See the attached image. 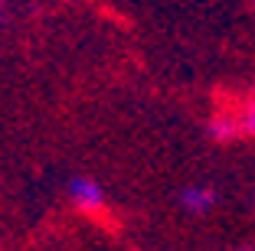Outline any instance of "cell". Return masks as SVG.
<instances>
[{
  "label": "cell",
  "mask_w": 255,
  "mask_h": 251,
  "mask_svg": "<svg viewBox=\"0 0 255 251\" xmlns=\"http://www.w3.org/2000/svg\"><path fill=\"white\" fill-rule=\"evenodd\" d=\"M66 196H69V202H72L75 209H82V212H102V209H105V199H108L105 186L98 183V179H92V176H72L66 183Z\"/></svg>",
  "instance_id": "obj_1"
},
{
  "label": "cell",
  "mask_w": 255,
  "mask_h": 251,
  "mask_svg": "<svg viewBox=\"0 0 255 251\" xmlns=\"http://www.w3.org/2000/svg\"><path fill=\"white\" fill-rule=\"evenodd\" d=\"M180 209L183 212H190V215H206L213 206H216V189L213 186H206V183H190V186H183L180 189Z\"/></svg>",
  "instance_id": "obj_2"
},
{
  "label": "cell",
  "mask_w": 255,
  "mask_h": 251,
  "mask_svg": "<svg viewBox=\"0 0 255 251\" xmlns=\"http://www.w3.org/2000/svg\"><path fill=\"white\" fill-rule=\"evenodd\" d=\"M239 131H242V134H255V95L249 98V101H246V108H242Z\"/></svg>",
  "instance_id": "obj_3"
},
{
  "label": "cell",
  "mask_w": 255,
  "mask_h": 251,
  "mask_svg": "<svg viewBox=\"0 0 255 251\" xmlns=\"http://www.w3.org/2000/svg\"><path fill=\"white\" fill-rule=\"evenodd\" d=\"M242 251H255V245H249V248H242Z\"/></svg>",
  "instance_id": "obj_4"
}]
</instances>
